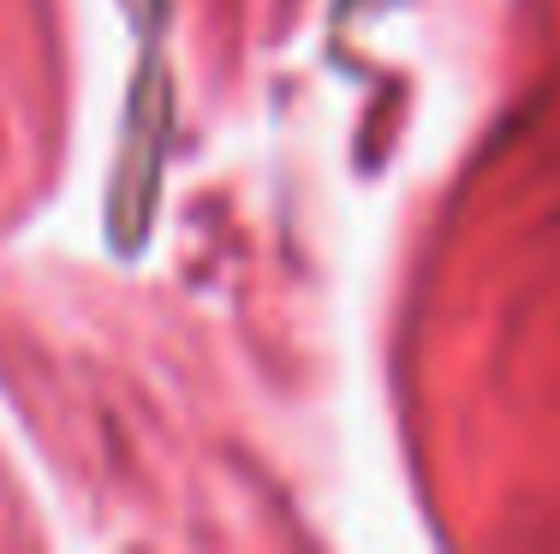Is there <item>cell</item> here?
<instances>
[{"label": "cell", "mask_w": 560, "mask_h": 554, "mask_svg": "<svg viewBox=\"0 0 560 554\" xmlns=\"http://www.w3.org/2000/svg\"><path fill=\"white\" fill-rule=\"evenodd\" d=\"M167 120H173V84H167L162 55H150L126 102V150H119L114 197H108V233H114V250H126V257L150 239L155 191H162V155H167Z\"/></svg>", "instance_id": "6da1fadb"}, {"label": "cell", "mask_w": 560, "mask_h": 554, "mask_svg": "<svg viewBox=\"0 0 560 554\" xmlns=\"http://www.w3.org/2000/svg\"><path fill=\"white\" fill-rule=\"evenodd\" d=\"M126 12H131V24H138L143 36H155L167 24V0H126Z\"/></svg>", "instance_id": "7a4b0ae2"}]
</instances>
